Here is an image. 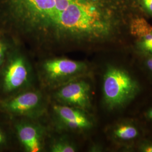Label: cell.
<instances>
[{
  "label": "cell",
  "instance_id": "52a82bcc",
  "mask_svg": "<svg viewBox=\"0 0 152 152\" xmlns=\"http://www.w3.org/2000/svg\"><path fill=\"white\" fill-rule=\"evenodd\" d=\"M54 110L60 120L68 127L83 130L91 127V122L81 110L68 106L55 105Z\"/></svg>",
  "mask_w": 152,
  "mask_h": 152
},
{
  "label": "cell",
  "instance_id": "3957f363",
  "mask_svg": "<svg viewBox=\"0 0 152 152\" xmlns=\"http://www.w3.org/2000/svg\"><path fill=\"white\" fill-rule=\"evenodd\" d=\"M87 68L82 61L67 58H54L46 60L43 64V72L50 81H60L83 73Z\"/></svg>",
  "mask_w": 152,
  "mask_h": 152
},
{
  "label": "cell",
  "instance_id": "4fadbf2b",
  "mask_svg": "<svg viewBox=\"0 0 152 152\" xmlns=\"http://www.w3.org/2000/svg\"><path fill=\"white\" fill-rule=\"evenodd\" d=\"M137 6L147 18H152V0H137Z\"/></svg>",
  "mask_w": 152,
  "mask_h": 152
},
{
  "label": "cell",
  "instance_id": "6da1fadb",
  "mask_svg": "<svg viewBox=\"0 0 152 152\" xmlns=\"http://www.w3.org/2000/svg\"><path fill=\"white\" fill-rule=\"evenodd\" d=\"M141 15L136 0H0V22L48 51L117 44Z\"/></svg>",
  "mask_w": 152,
  "mask_h": 152
},
{
  "label": "cell",
  "instance_id": "ac0fdd59",
  "mask_svg": "<svg viewBox=\"0 0 152 152\" xmlns=\"http://www.w3.org/2000/svg\"><path fill=\"white\" fill-rule=\"evenodd\" d=\"M147 115H148V118H149V119L152 120V108L148 111Z\"/></svg>",
  "mask_w": 152,
  "mask_h": 152
},
{
  "label": "cell",
  "instance_id": "d6986e66",
  "mask_svg": "<svg viewBox=\"0 0 152 152\" xmlns=\"http://www.w3.org/2000/svg\"><path fill=\"white\" fill-rule=\"evenodd\" d=\"M136 2H137V0H136Z\"/></svg>",
  "mask_w": 152,
  "mask_h": 152
},
{
  "label": "cell",
  "instance_id": "5b68a950",
  "mask_svg": "<svg viewBox=\"0 0 152 152\" xmlns=\"http://www.w3.org/2000/svg\"><path fill=\"white\" fill-rule=\"evenodd\" d=\"M55 96L63 103L78 108H87L90 105V86L82 80L72 82L60 87Z\"/></svg>",
  "mask_w": 152,
  "mask_h": 152
},
{
  "label": "cell",
  "instance_id": "7a4b0ae2",
  "mask_svg": "<svg viewBox=\"0 0 152 152\" xmlns=\"http://www.w3.org/2000/svg\"><path fill=\"white\" fill-rule=\"evenodd\" d=\"M139 86L129 72L119 67L110 66L103 78L104 99L110 109L119 108L129 102L139 92Z\"/></svg>",
  "mask_w": 152,
  "mask_h": 152
},
{
  "label": "cell",
  "instance_id": "9c48e42d",
  "mask_svg": "<svg viewBox=\"0 0 152 152\" xmlns=\"http://www.w3.org/2000/svg\"><path fill=\"white\" fill-rule=\"evenodd\" d=\"M143 15L132 19L129 26V34L135 39H139L152 32V25L147 21Z\"/></svg>",
  "mask_w": 152,
  "mask_h": 152
},
{
  "label": "cell",
  "instance_id": "30bf717a",
  "mask_svg": "<svg viewBox=\"0 0 152 152\" xmlns=\"http://www.w3.org/2000/svg\"><path fill=\"white\" fill-rule=\"evenodd\" d=\"M114 136L122 140H130L138 136L139 132L134 126L130 124H122L118 126L115 129Z\"/></svg>",
  "mask_w": 152,
  "mask_h": 152
},
{
  "label": "cell",
  "instance_id": "8992f818",
  "mask_svg": "<svg viewBox=\"0 0 152 152\" xmlns=\"http://www.w3.org/2000/svg\"><path fill=\"white\" fill-rule=\"evenodd\" d=\"M41 96L36 91L24 92L3 102L2 108L14 114H26L37 108L41 103Z\"/></svg>",
  "mask_w": 152,
  "mask_h": 152
},
{
  "label": "cell",
  "instance_id": "e0dca14e",
  "mask_svg": "<svg viewBox=\"0 0 152 152\" xmlns=\"http://www.w3.org/2000/svg\"><path fill=\"white\" fill-rule=\"evenodd\" d=\"M146 65L148 69L152 72V56H149L146 61Z\"/></svg>",
  "mask_w": 152,
  "mask_h": 152
},
{
  "label": "cell",
  "instance_id": "ba28073f",
  "mask_svg": "<svg viewBox=\"0 0 152 152\" xmlns=\"http://www.w3.org/2000/svg\"><path fill=\"white\" fill-rule=\"evenodd\" d=\"M16 130L18 137L27 151L38 152L41 150V135L36 127L27 124H23L18 125Z\"/></svg>",
  "mask_w": 152,
  "mask_h": 152
},
{
  "label": "cell",
  "instance_id": "7c38bea8",
  "mask_svg": "<svg viewBox=\"0 0 152 152\" xmlns=\"http://www.w3.org/2000/svg\"><path fill=\"white\" fill-rule=\"evenodd\" d=\"M51 151L53 152H76V148L73 145L65 141H58L51 147Z\"/></svg>",
  "mask_w": 152,
  "mask_h": 152
},
{
  "label": "cell",
  "instance_id": "277c9868",
  "mask_svg": "<svg viewBox=\"0 0 152 152\" xmlns=\"http://www.w3.org/2000/svg\"><path fill=\"white\" fill-rule=\"evenodd\" d=\"M29 68L25 57L15 53L6 68L3 87L6 92H12L23 86L29 78Z\"/></svg>",
  "mask_w": 152,
  "mask_h": 152
},
{
  "label": "cell",
  "instance_id": "8fae6325",
  "mask_svg": "<svg viewBox=\"0 0 152 152\" xmlns=\"http://www.w3.org/2000/svg\"><path fill=\"white\" fill-rule=\"evenodd\" d=\"M134 47L139 53L148 56H152V32L135 39Z\"/></svg>",
  "mask_w": 152,
  "mask_h": 152
},
{
  "label": "cell",
  "instance_id": "9a60e30c",
  "mask_svg": "<svg viewBox=\"0 0 152 152\" xmlns=\"http://www.w3.org/2000/svg\"><path fill=\"white\" fill-rule=\"evenodd\" d=\"M142 152H152V143L147 142L142 144L140 147Z\"/></svg>",
  "mask_w": 152,
  "mask_h": 152
},
{
  "label": "cell",
  "instance_id": "5bb4252c",
  "mask_svg": "<svg viewBox=\"0 0 152 152\" xmlns=\"http://www.w3.org/2000/svg\"><path fill=\"white\" fill-rule=\"evenodd\" d=\"M10 48V46L7 41L2 37H0V68L5 61Z\"/></svg>",
  "mask_w": 152,
  "mask_h": 152
},
{
  "label": "cell",
  "instance_id": "2e32d148",
  "mask_svg": "<svg viewBox=\"0 0 152 152\" xmlns=\"http://www.w3.org/2000/svg\"><path fill=\"white\" fill-rule=\"evenodd\" d=\"M6 139L5 133L0 129V145L5 144Z\"/></svg>",
  "mask_w": 152,
  "mask_h": 152
}]
</instances>
